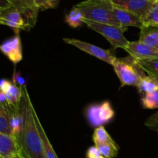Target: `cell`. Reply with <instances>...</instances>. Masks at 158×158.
<instances>
[{"mask_svg": "<svg viewBox=\"0 0 158 158\" xmlns=\"http://www.w3.org/2000/svg\"><path fill=\"white\" fill-rule=\"evenodd\" d=\"M24 121L17 140L19 154L23 158H46L40 132L35 123V110L32 104L26 86L23 87L21 99Z\"/></svg>", "mask_w": 158, "mask_h": 158, "instance_id": "1", "label": "cell"}, {"mask_svg": "<svg viewBox=\"0 0 158 158\" xmlns=\"http://www.w3.org/2000/svg\"><path fill=\"white\" fill-rule=\"evenodd\" d=\"M74 6L80 11L85 19L122 27L114 16L111 0H86Z\"/></svg>", "mask_w": 158, "mask_h": 158, "instance_id": "2", "label": "cell"}, {"mask_svg": "<svg viewBox=\"0 0 158 158\" xmlns=\"http://www.w3.org/2000/svg\"><path fill=\"white\" fill-rule=\"evenodd\" d=\"M116 74L118 77L121 86H137L140 80L146 76L134 57L117 58L112 64Z\"/></svg>", "mask_w": 158, "mask_h": 158, "instance_id": "3", "label": "cell"}, {"mask_svg": "<svg viewBox=\"0 0 158 158\" xmlns=\"http://www.w3.org/2000/svg\"><path fill=\"white\" fill-rule=\"evenodd\" d=\"M83 23L86 24L89 29L98 32L104 36L109 41L114 48H121L125 50L129 41L125 38L124 32L127 28L119 27L113 25L105 24V23H96L89 20L83 19Z\"/></svg>", "mask_w": 158, "mask_h": 158, "instance_id": "4", "label": "cell"}, {"mask_svg": "<svg viewBox=\"0 0 158 158\" xmlns=\"http://www.w3.org/2000/svg\"><path fill=\"white\" fill-rule=\"evenodd\" d=\"M114 115L115 112L109 101H104L100 104L90 105L86 111L88 122L91 126L96 128L109 123L114 118Z\"/></svg>", "mask_w": 158, "mask_h": 158, "instance_id": "5", "label": "cell"}, {"mask_svg": "<svg viewBox=\"0 0 158 158\" xmlns=\"http://www.w3.org/2000/svg\"><path fill=\"white\" fill-rule=\"evenodd\" d=\"M63 41L67 44L72 45V46L78 48L80 50L83 51V52H86L102 61L106 62L108 64L112 65L114 60L116 59L115 56H114V54L109 49H104L103 48L95 46V45L86 43V42L71 38H64Z\"/></svg>", "mask_w": 158, "mask_h": 158, "instance_id": "6", "label": "cell"}, {"mask_svg": "<svg viewBox=\"0 0 158 158\" xmlns=\"http://www.w3.org/2000/svg\"><path fill=\"white\" fill-rule=\"evenodd\" d=\"M0 16L3 20V25L13 29L15 33H19L20 30H30L23 14L15 6L0 11Z\"/></svg>", "mask_w": 158, "mask_h": 158, "instance_id": "7", "label": "cell"}, {"mask_svg": "<svg viewBox=\"0 0 158 158\" xmlns=\"http://www.w3.org/2000/svg\"><path fill=\"white\" fill-rule=\"evenodd\" d=\"M157 0H111L116 7L131 12L142 19Z\"/></svg>", "mask_w": 158, "mask_h": 158, "instance_id": "8", "label": "cell"}, {"mask_svg": "<svg viewBox=\"0 0 158 158\" xmlns=\"http://www.w3.org/2000/svg\"><path fill=\"white\" fill-rule=\"evenodd\" d=\"M0 51L12 62L16 65L23 60V47L19 33L5 40L0 44Z\"/></svg>", "mask_w": 158, "mask_h": 158, "instance_id": "9", "label": "cell"}, {"mask_svg": "<svg viewBox=\"0 0 158 158\" xmlns=\"http://www.w3.org/2000/svg\"><path fill=\"white\" fill-rule=\"evenodd\" d=\"M125 51L137 60L158 58V49L148 46L140 41L129 42Z\"/></svg>", "mask_w": 158, "mask_h": 158, "instance_id": "10", "label": "cell"}, {"mask_svg": "<svg viewBox=\"0 0 158 158\" xmlns=\"http://www.w3.org/2000/svg\"><path fill=\"white\" fill-rule=\"evenodd\" d=\"M0 89L6 94L8 103L11 106L17 107L19 105L23 97V87H19L10 80L1 79Z\"/></svg>", "mask_w": 158, "mask_h": 158, "instance_id": "11", "label": "cell"}, {"mask_svg": "<svg viewBox=\"0 0 158 158\" xmlns=\"http://www.w3.org/2000/svg\"><path fill=\"white\" fill-rule=\"evenodd\" d=\"M114 14L117 21L122 27L127 28L129 26H133L139 29L143 27L141 19L132 12L114 6Z\"/></svg>", "mask_w": 158, "mask_h": 158, "instance_id": "12", "label": "cell"}, {"mask_svg": "<svg viewBox=\"0 0 158 158\" xmlns=\"http://www.w3.org/2000/svg\"><path fill=\"white\" fill-rule=\"evenodd\" d=\"M19 154L16 140L12 136L0 132V157L12 158Z\"/></svg>", "mask_w": 158, "mask_h": 158, "instance_id": "13", "label": "cell"}, {"mask_svg": "<svg viewBox=\"0 0 158 158\" xmlns=\"http://www.w3.org/2000/svg\"><path fill=\"white\" fill-rule=\"evenodd\" d=\"M139 41L148 46L158 49V29L151 26H143L140 29Z\"/></svg>", "mask_w": 158, "mask_h": 158, "instance_id": "14", "label": "cell"}, {"mask_svg": "<svg viewBox=\"0 0 158 158\" xmlns=\"http://www.w3.org/2000/svg\"><path fill=\"white\" fill-rule=\"evenodd\" d=\"M35 123H36L37 128H38V131L40 132V137H41L42 143H43V149H44V153H45V157L46 158H58L56 154L55 151L52 148V146L51 145L50 142H49V139H48L46 134L45 133L44 129L43 127V125L40 123V120H39L38 117H37L36 112L35 114Z\"/></svg>", "mask_w": 158, "mask_h": 158, "instance_id": "15", "label": "cell"}, {"mask_svg": "<svg viewBox=\"0 0 158 158\" xmlns=\"http://www.w3.org/2000/svg\"><path fill=\"white\" fill-rule=\"evenodd\" d=\"M139 93L142 95L158 89V80L148 75L143 77L137 86Z\"/></svg>", "mask_w": 158, "mask_h": 158, "instance_id": "16", "label": "cell"}, {"mask_svg": "<svg viewBox=\"0 0 158 158\" xmlns=\"http://www.w3.org/2000/svg\"><path fill=\"white\" fill-rule=\"evenodd\" d=\"M137 62L145 73L158 80V58L137 60Z\"/></svg>", "mask_w": 158, "mask_h": 158, "instance_id": "17", "label": "cell"}, {"mask_svg": "<svg viewBox=\"0 0 158 158\" xmlns=\"http://www.w3.org/2000/svg\"><path fill=\"white\" fill-rule=\"evenodd\" d=\"M143 26H151L158 29V2L149 9L146 15L141 19Z\"/></svg>", "mask_w": 158, "mask_h": 158, "instance_id": "18", "label": "cell"}, {"mask_svg": "<svg viewBox=\"0 0 158 158\" xmlns=\"http://www.w3.org/2000/svg\"><path fill=\"white\" fill-rule=\"evenodd\" d=\"M12 108L13 107L10 109H6L0 106V132L13 137L10 122H9V114Z\"/></svg>", "mask_w": 158, "mask_h": 158, "instance_id": "19", "label": "cell"}, {"mask_svg": "<svg viewBox=\"0 0 158 158\" xmlns=\"http://www.w3.org/2000/svg\"><path fill=\"white\" fill-rule=\"evenodd\" d=\"M93 140H94L95 144L98 143H110V144L117 145L116 142L114 141L110 137L104 127H98L95 129L93 135Z\"/></svg>", "mask_w": 158, "mask_h": 158, "instance_id": "20", "label": "cell"}, {"mask_svg": "<svg viewBox=\"0 0 158 158\" xmlns=\"http://www.w3.org/2000/svg\"><path fill=\"white\" fill-rule=\"evenodd\" d=\"M83 19H84L83 15L75 6H73L70 12L66 14L65 16L66 23L72 28H77L81 26L83 24Z\"/></svg>", "mask_w": 158, "mask_h": 158, "instance_id": "21", "label": "cell"}, {"mask_svg": "<svg viewBox=\"0 0 158 158\" xmlns=\"http://www.w3.org/2000/svg\"><path fill=\"white\" fill-rule=\"evenodd\" d=\"M141 104L143 108L149 110L158 108V89L143 95Z\"/></svg>", "mask_w": 158, "mask_h": 158, "instance_id": "22", "label": "cell"}, {"mask_svg": "<svg viewBox=\"0 0 158 158\" xmlns=\"http://www.w3.org/2000/svg\"><path fill=\"white\" fill-rule=\"evenodd\" d=\"M95 146L100 151L101 156L105 158H114L118 154V147L117 145L110 144V143H98Z\"/></svg>", "mask_w": 158, "mask_h": 158, "instance_id": "23", "label": "cell"}, {"mask_svg": "<svg viewBox=\"0 0 158 158\" xmlns=\"http://www.w3.org/2000/svg\"><path fill=\"white\" fill-rule=\"evenodd\" d=\"M38 9L40 11L55 9L58 6L60 0H32Z\"/></svg>", "mask_w": 158, "mask_h": 158, "instance_id": "24", "label": "cell"}, {"mask_svg": "<svg viewBox=\"0 0 158 158\" xmlns=\"http://www.w3.org/2000/svg\"><path fill=\"white\" fill-rule=\"evenodd\" d=\"M144 124L150 129L157 131L158 129V111L152 114L150 117H148L145 121Z\"/></svg>", "mask_w": 158, "mask_h": 158, "instance_id": "25", "label": "cell"}, {"mask_svg": "<svg viewBox=\"0 0 158 158\" xmlns=\"http://www.w3.org/2000/svg\"><path fill=\"white\" fill-rule=\"evenodd\" d=\"M12 81L19 87H23L26 86V80L22 77L19 72H14Z\"/></svg>", "mask_w": 158, "mask_h": 158, "instance_id": "26", "label": "cell"}, {"mask_svg": "<svg viewBox=\"0 0 158 158\" xmlns=\"http://www.w3.org/2000/svg\"><path fill=\"white\" fill-rule=\"evenodd\" d=\"M101 156L100 151L96 146H92L88 148L86 151V158H99Z\"/></svg>", "mask_w": 158, "mask_h": 158, "instance_id": "27", "label": "cell"}, {"mask_svg": "<svg viewBox=\"0 0 158 158\" xmlns=\"http://www.w3.org/2000/svg\"><path fill=\"white\" fill-rule=\"evenodd\" d=\"M0 106L6 108V109H10V108L12 107L9 104L7 99H6V94L1 89H0Z\"/></svg>", "mask_w": 158, "mask_h": 158, "instance_id": "28", "label": "cell"}, {"mask_svg": "<svg viewBox=\"0 0 158 158\" xmlns=\"http://www.w3.org/2000/svg\"><path fill=\"white\" fill-rule=\"evenodd\" d=\"M11 6H12V3L9 0H0V11L8 9Z\"/></svg>", "mask_w": 158, "mask_h": 158, "instance_id": "29", "label": "cell"}, {"mask_svg": "<svg viewBox=\"0 0 158 158\" xmlns=\"http://www.w3.org/2000/svg\"><path fill=\"white\" fill-rule=\"evenodd\" d=\"M12 158H23V157H22L19 154H16V155L14 156V157H12Z\"/></svg>", "mask_w": 158, "mask_h": 158, "instance_id": "30", "label": "cell"}, {"mask_svg": "<svg viewBox=\"0 0 158 158\" xmlns=\"http://www.w3.org/2000/svg\"><path fill=\"white\" fill-rule=\"evenodd\" d=\"M11 3L15 2H19V1H23V0H9Z\"/></svg>", "mask_w": 158, "mask_h": 158, "instance_id": "31", "label": "cell"}, {"mask_svg": "<svg viewBox=\"0 0 158 158\" xmlns=\"http://www.w3.org/2000/svg\"><path fill=\"white\" fill-rule=\"evenodd\" d=\"M0 25H3V20L1 18V16H0Z\"/></svg>", "mask_w": 158, "mask_h": 158, "instance_id": "32", "label": "cell"}, {"mask_svg": "<svg viewBox=\"0 0 158 158\" xmlns=\"http://www.w3.org/2000/svg\"><path fill=\"white\" fill-rule=\"evenodd\" d=\"M99 158H105V157H103V156H100V157H99Z\"/></svg>", "mask_w": 158, "mask_h": 158, "instance_id": "33", "label": "cell"}, {"mask_svg": "<svg viewBox=\"0 0 158 158\" xmlns=\"http://www.w3.org/2000/svg\"><path fill=\"white\" fill-rule=\"evenodd\" d=\"M157 134H158V129L157 130Z\"/></svg>", "mask_w": 158, "mask_h": 158, "instance_id": "34", "label": "cell"}, {"mask_svg": "<svg viewBox=\"0 0 158 158\" xmlns=\"http://www.w3.org/2000/svg\"><path fill=\"white\" fill-rule=\"evenodd\" d=\"M157 2H158V0H157Z\"/></svg>", "mask_w": 158, "mask_h": 158, "instance_id": "35", "label": "cell"}, {"mask_svg": "<svg viewBox=\"0 0 158 158\" xmlns=\"http://www.w3.org/2000/svg\"><path fill=\"white\" fill-rule=\"evenodd\" d=\"M0 158H1V157H0Z\"/></svg>", "mask_w": 158, "mask_h": 158, "instance_id": "36", "label": "cell"}]
</instances>
